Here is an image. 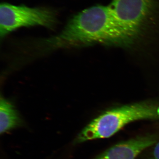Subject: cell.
Instances as JSON below:
<instances>
[{
  "instance_id": "52a82bcc",
  "label": "cell",
  "mask_w": 159,
  "mask_h": 159,
  "mask_svg": "<svg viewBox=\"0 0 159 159\" xmlns=\"http://www.w3.org/2000/svg\"><path fill=\"white\" fill-rule=\"evenodd\" d=\"M148 159H159V141L154 146Z\"/></svg>"
},
{
  "instance_id": "8992f818",
  "label": "cell",
  "mask_w": 159,
  "mask_h": 159,
  "mask_svg": "<svg viewBox=\"0 0 159 159\" xmlns=\"http://www.w3.org/2000/svg\"><path fill=\"white\" fill-rule=\"evenodd\" d=\"M16 110L11 102L5 98L0 101V132L4 133L14 128L19 122Z\"/></svg>"
},
{
  "instance_id": "6da1fadb",
  "label": "cell",
  "mask_w": 159,
  "mask_h": 159,
  "mask_svg": "<svg viewBox=\"0 0 159 159\" xmlns=\"http://www.w3.org/2000/svg\"><path fill=\"white\" fill-rule=\"evenodd\" d=\"M128 40L115 24L109 6L97 5L74 15L59 34L46 43L50 47L60 48Z\"/></svg>"
},
{
  "instance_id": "5b68a950",
  "label": "cell",
  "mask_w": 159,
  "mask_h": 159,
  "mask_svg": "<svg viewBox=\"0 0 159 159\" xmlns=\"http://www.w3.org/2000/svg\"><path fill=\"white\" fill-rule=\"evenodd\" d=\"M157 139L156 136L147 135L120 142L96 159H135L143 151L155 144Z\"/></svg>"
},
{
  "instance_id": "3957f363",
  "label": "cell",
  "mask_w": 159,
  "mask_h": 159,
  "mask_svg": "<svg viewBox=\"0 0 159 159\" xmlns=\"http://www.w3.org/2000/svg\"><path fill=\"white\" fill-rule=\"evenodd\" d=\"M56 23V13L48 8H31L5 2L0 5L1 38L22 27L41 26L52 29Z\"/></svg>"
},
{
  "instance_id": "277c9868",
  "label": "cell",
  "mask_w": 159,
  "mask_h": 159,
  "mask_svg": "<svg viewBox=\"0 0 159 159\" xmlns=\"http://www.w3.org/2000/svg\"><path fill=\"white\" fill-rule=\"evenodd\" d=\"M108 6L115 24L130 40L149 17L153 0H112Z\"/></svg>"
},
{
  "instance_id": "7a4b0ae2",
  "label": "cell",
  "mask_w": 159,
  "mask_h": 159,
  "mask_svg": "<svg viewBox=\"0 0 159 159\" xmlns=\"http://www.w3.org/2000/svg\"><path fill=\"white\" fill-rule=\"evenodd\" d=\"M158 119L159 107L145 103L124 106L107 111L94 119L80 134L78 141L109 138L134 121Z\"/></svg>"
}]
</instances>
